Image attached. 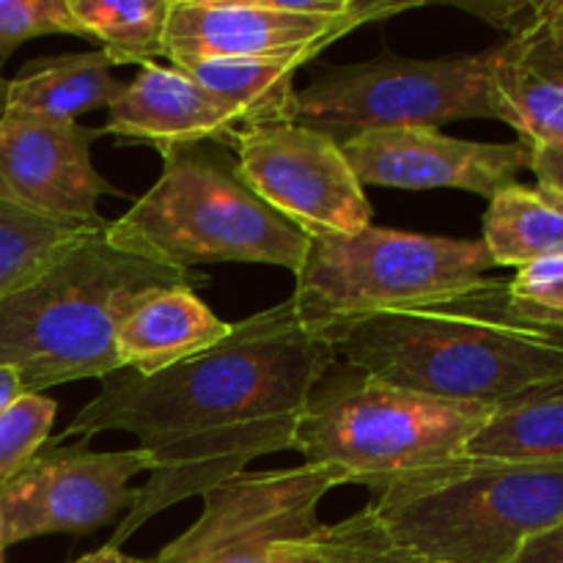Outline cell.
I'll use <instances>...</instances> for the list:
<instances>
[{
    "label": "cell",
    "instance_id": "1",
    "mask_svg": "<svg viewBox=\"0 0 563 563\" xmlns=\"http://www.w3.org/2000/svg\"><path fill=\"white\" fill-rule=\"evenodd\" d=\"M333 361L335 346L306 333L284 300L165 372L146 377L121 368L104 377L58 440L126 432L152 462L110 548L159 511L245 473L247 462L295 449L308 396Z\"/></svg>",
    "mask_w": 563,
    "mask_h": 563
},
{
    "label": "cell",
    "instance_id": "2",
    "mask_svg": "<svg viewBox=\"0 0 563 563\" xmlns=\"http://www.w3.org/2000/svg\"><path fill=\"white\" fill-rule=\"evenodd\" d=\"M335 352L383 383L495 410L563 388V333L522 322L506 280L366 319Z\"/></svg>",
    "mask_w": 563,
    "mask_h": 563
},
{
    "label": "cell",
    "instance_id": "3",
    "mask_svg": "<svg viewBox=\"0 0 563 563\" xmlns=\"http://www.w3.org/2000/svg\"><path fill=\"white\" fill-rule=\"evenodd\" d=\"M207 275L146 262L91 234L38 278L0 300V366L25 394L121 372L115 335L143 297L196 289Z\"/></svg>",
    "mask_w": 563,
    "mask_h": 563
},
{
    "label": "cell",
    "instance_id": "4",
    "mask_svg": "<svg viewBox=\"0 0 563 563\" xmlns=\"http://www.w3.org/2000/svg\"><path fill=\"white\" fill-rule=\"evenodd\" d=\"M159 154V179L104 229L110 245L176 269L245 262L300 273L308 236L245 185L236 154L218 143H181Z\"/></svg>",
    "mask_w": 563,
    "mask_h": 563
},
{
    "label": "cell",
    "instance_id": "5",
    "mask_svg": "<svg viewBox=\"0 0 563 563\" xmlns=\"http://www.w3.org/2000/svg\"><path fill=\"white\" fill-rule=\"evenodd\" d=\"M372 506L427 563H515L563 522V465L462 456L399 478Z\"/></svg>",
    "mask_w": 563,
    "mask_h": 563
},
{
    "label": "cell",
    "instance_id": "6",
    "mask_svg": "<svg viewBox=\"0 0 563 563\" xmlns=\"http://www.w3.org/2000/svg\"><path fill=\"white\" fill-rule=\"evenodd\" d=\"M495 407L445 401L333 361L313 385L295 434L308 465L339 467L377 495L399 478L465 456Z\"/></svg>",
    "mask_w": 563,
    "mask_h": 563
},
{
    "label": "cell",
    "instance_id": "7",
    "mask_svg": "<svg viewBox=\"0 0 563 563\" xmlns=\"http://www.w3.org/2000/svg\"><path fill=\"white\" fill-rule=\"evenodd\" d=\"M493 267L482 240L366 225L308 240L289 300L302 330L335 346L355 324L471 289Z\"/></svg>",
    "mask_w": 563,
    "mask_h": 563
},
{
    "label": "cell",
    "instance_id": "8",
    "mask_svg": "<svg viewBox=\"0 0 563 563\" xmlns=\"http://www.w3.org/2000/svg\"><path fill=\"white\" fill-rule=\"evenodd\" d=\"M462 119H495L493 49L449 58H401L383 49L363 64L313 71L297 91L295 124L339 146L377 130H407Z\"/></svg>",
    "mask_w": 563,
    "mask_h": 563
},
{
    "label": "cell",
    "instance_id": "9",
    "mask_svg": "<svg viewBox=\"0 0 563 563\" xmlns=\"http://www.w3.org/2000/svg\"><path fill=\"white\" fill-rule=\"evenodd\" d=\"M344 484V471L308 462L225 478L201 495V517L152 563H300L324 528L319 500Z\"/></svg>",
    "mask_w": 563,
    "mask_h": 563
},
{
    "label": "cell",
    "instance_id": "10",
    "mask_svg": "<svg viewBox=\"0 0 563 563\" xmlns=\"http://www.w3.org/2000/svg\"><path fill=\"white\" fill-rule=\"evenodd\" d=\"M234 152L245 185L308 240L372 225L366 190L333 137L278 121L242 126Z\"/></svg>",
    "mask_w": 563,
    "mask_h": 563
},
{
    "label": "cell",
    "instance_id": "11",
    "mask_svg": "<svg viewBox=\"0 0 563 563\" xmlns=\"http://www.w3.org/2000/svg\"><path fill=\"white\" fill-rule=\"evenodd\" d=\"M412 5V0H170L165 58L170 66H185L286 53L322 38L335 42L363 22H379Z\"/></svg>",
    "mask_w": 563,
    "mask_h": 563
},
{
    "label": "cell",
    "instance_id": "12",
    "mask_svg": "<svg viewBox=\"0 0 563 563\" xmlns=\"http://www.w3.org/2000/svg\"><path fill=\"white\" fill-rule=\"evenodd\" d=\"M141 449L91 451L88 443H49L0 487V542L11 548L49 533H93L130 511L137 489L130 482L148 473Z\"/></svg>",
    "mask_w": 563,
    "mask_h": 563
},
{
    "label": "cell",
    "instance_id": "13",
    "mask_svg": "<svg viewBox=\"0 0 563 563\" xmlns=\"http://www.w3.org/2000/svg\"><path fill=\"white\" fill-rule=\"evenodd\" d=\"M102 130L77 121L0 113V203L33 218L104 231L97 201L119 192L91 163V143Z\"/></svg>",
    "mask_w": 563,
    "mask_h": 563
},
{
    "label": "cell",
    "instance_id": "14",
    "mask_svg": "<svg viewBox=\"0 0 563 563\" xmlns=\"http://www.w3.org/2000/svg\"><path fill=\"white\" fill-rule=\"evenodd\" d=\"M341 148L361 185L401 190L454 187L484 198L515 185L533 163V152L520 141H462L429 126L366 132Z\"/></svg>",
    "mask_w": 563,
    "mask_h": 563
},
{
    "label": "cell",
    "instance_id": "15",
    "mask_svg": "<svg viewBox=\"0 0 563 563\" xmlns=\"http://www.w3.org/2000/svg\"><path fill=\"white\" fill-rule=\"evenodd\" d=\"M242 126L179 66L148 64L108 104L102 135L146 141L157 148L218 143L234 148Z\"/></svg>",
    "mask_w": 563,
    "mask_h": 563
},
{
    "label": "cell",
    "instance_id": "16",
    "mask_svg": "<svg viewBox=\"0 0 563 563\" xmlns=\"http://www.w3.org/2000/svg\"><path fill=\"white\" fill-rule=\"evenodd\" d=\"M231 324L214 317L196 289H163L143 297L115 335L121 368L157 374L201 355L229 335Z\"/></svg>",
    "mask_w": 563,
    "mask_h": 563
},
{
    "label": "cell",
    "instance_id": "17",
    "mask_svg": "<svg viewBox=\"0 0 563 563\" xmlns=\"http://www.w3.org/2000/svg\"><path fill=\"white\" fill-rule=\"evenodd\" d=\"M330 38L256 58H209L179 66L207 88L240 126L295 121V75L330 47Z\"/></svg>",
    "mask_w": 563,
    "mask_h": 563
},
{
    "label": "cell",
    "instance_id": "18",
    "mask_svg": "<svg viewBox=\"0 0 563 563\" xmlns=\"http://www.w3.org/2000/svg\"><path fill=\"white\" fill-rule=\"evenodd\" d=\"M113 66L102 49L31 60L5 82V110L47 121H77V115L108 108L126 86L113 75Z\"/></svg>",
    "mask_w": 563,
    "mask_h": 563
},
{
    "label": "cell",
    "instance_id": "19",
    "mask_svg": "<svg viewBox=\"0 0 563 563\" xmlns=\"http://www.w3.org/2000/svg\"><path fill=\"white\" fill-rule=\"evenodd\" d=\"M495 119L531 152L563 143V71L528 58L517 44L493 47Z\"/></svg>",
    "mask_w": 563,
    "mask_h": 563
},
{
    "label": "cell",
    "instance_id": "20",
    "mask_svg": "<svg viewBox=\"0 0 563 563\" xmlns=\"http://www.w3.org/2000/svg\"><path fill=\"white\" fill-rule=\"evenodd\" d=\"M495 267H528L563 253V190L537 185H509L489 198L484 236Z\"/></svg>",
    "mask_w": 563,
    "mask_h": 563
},
{
    "label": "cell",
    "instance_id": "21",
    "mask_svg": "<svg viewBox=\"0 0 563 563\" xmlns=\"http://www.w3.org/2000/svg\"><path fill=\"white\" fill-rule=\"evenodd\" d=\"M473 460L563 465V388L498 407L467 443Z\"/></svg>",
    "mask_w": 563,
    "mask_h": 563
},
{
    "label": "cell",
    "instance_id": "22",
    "mask_svg": "<svg viewBox=\"0 0 563 563\" xmlns=\"http://www.w3.org/2000/svg\"><path fill=\"white\" fill-rule=\"evenodd\" d=\"M82 36L102 44L115 66H148L165 55L170 0H69Z\"/></svg>",
    "mask_w": 563,
    "mask_h": 563
},
{
    "label": "cell",
    "instance_id": "23",
    "mask_svg": "<svg viewBox=\"0 0 563 563\" xmlns=\"http://www.w3.org/2000/svg\"><path fill=\"white\" fill-rule=\"evenodd\" d=\"M91 234L102 231L49 223L0 203V300L38 278Z\"/></svg>",
    "mask_w": 563,
    "mask_h": 563
},
{
    "label": "cell",
    "instance_id": "24",
    "mask_svg": "<svg viewBox=\"0 0 563 563\" xmlns=\"http://www.w3.org/2000/svg\"><path fill=\"white\" fill-rule=\"evenodd\" d=\"M300 563H427L388 531L374 506L324 526L302 553Z\"/></svg>",
    "mask_w": 563,
    "mask_h": 563
},
{
    "label": "cell",
    "instance_id": "25",
    "mask_svg": "<svg viewBox=\"0 0 563 563\" xmlns=\"http://www.w3.org/2000/svg\"><path fill=\"white\" fill-rule=\"evenodd\" d=\"M58 405L42 394H25L0 412V487L47 445Z\"/></svg>",
    "mask_w": 563,
    "mask_h": 563
},
{
    "label": "cell",
    "instance_id": "26",
    "mask_svg": "<svg viewBox=\"0 0 563 563\" xmlns=\"http://www.w3.org/2000/svg\"><path fill=\"white\" fill-rule=\"evenodd\" d=\"M506 295L522 322L563 333V253L517 269L506 280Z\"/></svg>",
    "mask_w": 563,
    "mask_h": 563
},
{
    "label": "cell",
    "instance_id": "27",
    "mask_svg": "<svg viewBox=\"0 0 563 563\" xmlns=\"http://www.w3.org/2000/svg\"><path fill=\"white\" fill-rule=\"evenodd\" d=\"M49 33L82 36L69 0H0V60L22 42Z\"/></svg>",
    "mask_w": 563,
    "mask_h": 563
},
{
    "label": "cell",
    "instance_id": "28",
    "mask_svg": "<svg viewBox=\"0 0 563 563\" xmlns=\"http://www.w3.org/2000/svg\"><path fill=\"white\" fill-rule=\"evenodd\" d=\"M528 58L563 71V0H539L528 9V20L509 36Z\"/></svg>",
    "mask_w": 563,
    "mask_h": 563
},
{
    "label": "cell",
    "instance_id": "29",
    "mask_svg": "<svg viewBox=\"0 0 563 563\" xmlns=\"http://www.w3.org/2000/svg\"><path fill=\"white\" fill-rule=\"evenodd\" d=\"M515 563H563V522L553 531L531 539Z\"/></svg>",
    "mask_w": 563,
    "mask_h": 563
},
{
    "label": "cell",
    "instance_id": "30",
    "mask_svg": "<svg viewBox=\"0 0 563 563\" xmlns=\"http://www.w3.org/2000/svg\"><path fill=\"white\" fill-rule=\"evenodd\" d=\"M531 170L537 174V179L542 181V185L563 190V143L542 148V152H533Z\"/></svg>",
    "mask_w": 563,
    "mask_h": 563
},
{
    "label": "cell",
    "instance_id": "31",
    "mask_svg": "<svg viewBox=\"0 0 563 563\" xmlns=\"http://www.w3.org/2000/svg\"><path fill=\"white\" fill-rule=\"evenodd\" d=\"M22 396H25V388H22V379L16 377L14 368L0 366V412H5L11 405H16Z\"/></svg>",
    "mask_w": 563,
    "mask_h": 563
},
{
    "label": "cell",
    "instance_id": "32",
    "mask_svg": "<svg viewBox=\"0 0 563 563\" xmlns=\"http://www.w3.org/2000/svg\"><path fill=\"white\" fill-rule=\"evenodd\" d=\"M71 563H143V561L130 559V555L121 553L119 548H110V544H104V548L97 550V553H88V555H82V559H77Z\"/></svg>",
    "mask_w": 563,
    "mask_h": 563
},
{
    "label": "cell",
    "instance_id": "33",
    "mask_svg": "<svg viewBox=\"0 0 563 563\" xmlns=\"http://www.w3.org/2000/svg\"><path fill=\"white\" fill-rule=\"evenodd\" d=\"M3 110H5V80L0 77V113H3Z\"/></svg>",
    "mask_w": 563,
    "mask_h": 563
},
{
    "label": "cell",
    "instance_id": "34",
    "mask_svg": "<svg viewBox=\"0 0 563 563\" xmlns=\"http://www.w3.org/2000/svg\"><path fill=\"white\" fill-rule=\"evenodd\" d=\"M0 563H3V542H0Z\"/></svg>",
    "mask_w": 563,
    "mask_h": 563
}]
</instances>
